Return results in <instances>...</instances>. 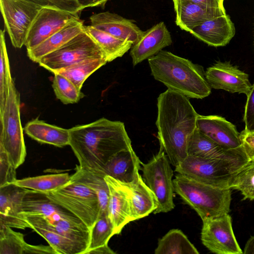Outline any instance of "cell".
Masks as SVG:
<instances>
[{
	"label": "cell",
	"instance_id": "1",
	"mask_svg": "<svg viewBox=\"0 0 254 254\" xmlns=\"http://www.w3.org/2000/svg\"><path fill=\"white\" fill-rule=\"evenodd\" d=\"M69 129V143L80 167L100 172L117 153L132 147L125 124L102 118Z\"/></svg>",
	"mask_w": 254,
	"mask_h": 254
},
{
	"label": "cell",
	"instance_id": "2",
	"mask_svg": "<svg viewBox=\"0 0 254 254\" xmlns=\"http://www.w3.org/2000/svg\"><path fill=\"white\" fill-rule=\"evenodd\" d=\"M156 125L160 148L175 167L188 155L189 140L199 115L188 97L169 89L157 98Z\"/></svg>",
	"mask_w": 254,
	"mask_h": 254
},
{
	"label": "cell",
	"instance_id": "3",
	"mask_svg": "<svg viewBox=\"0 0 254 254\" xmlns=\"http://www.w3.org/2000/svg\"><path fill=\"white\" fill-rule=\"evenodd\" d=\"M151 74L168 89L189 98L203 99L211 93L203 67L170 52L161 50L148 59Z\"/></svg>",
	"mask_w": 254,
	"mask_h": 254
},
{
	"label": "cell",
	"instance_id": "4",
	"mask_svg": "<svg viewBox=\"0 0 254 254\" xmlns=\"http://www.w3.org/2000/svg\"><path fill=\"white\" fill-rule=\"evenodd\" d=\"M21 214L28 215L87 247L90 230L69 211L51 200L45 193L27 189L21 202Z\"/></svg>",
	"mask_w": 254,
	"mask_h": 254
},
{
	"label": "cell",
	"instance_id": "5",
	"mask_svg": "<svg viewBox=\"0 0 254 254\" xmlns=\"http://www.w3.org/2000/svg\"><path fill=\"white\" fill-rule=\"evenodd\" d=\"M174 191L202 220L228 213L231 190L207 184L177 174L173 179Z\"/></svg>",
	"mask_w": 254,
	"mask_h": 254
},
{
	"label": "cell",
	"instance_id": "6",
	"mask_svg": "<svg viewBox=\"0 0 254 254\" xmlns=\"http://www.w3.org/2000/svg\"><path fill=\"white\" fill-rule=\"evenodd\" d=\"M45 193L51 200L79 218L90 230L101 214L96 193L73 174L65 185L56 190Z\"/></svg>",
	"mask_w": 254,
	"mask_h": 254
},
{
	"label": "cell",
	"instance_id": "7",
	"mask_svg": "<svg viewBox=\"0 0 254 254\" xmlns=\"http://www.w3.org/2000/svg\"><path fill=\"white\" fill-rule=\"evenodd\" d=\"M20 107V94L12 79L5 107L0 114V149L6 152L16 169L24 163L26 155Z\"/></svg>",
	"mask_w": 254,
	"mask_h": 254
},
{
	"label": "cell",
	"instance_id": "8",
	"mask_svg": "<svg viewBox=\"0 0 254 254\" xmlns=\"http://www.w3.org/2000/svg\"><path fill=\"white\" fill-rule=\"evenodd\" d=\"M249 162L208 159L189 155L175 167V171L178 174L207 184L229 188L233 176Z\"/></svg>",
	"mask_w": 254,
	"mask_h": 254
},
{
	"label": "cell",
	"instance_id": "9",
	"mask_svg": "<svg viewBox=\"0 0 254 254\" xmlns=\"http://www.w3.org/2000/svg\"><path fill=\"white\" fill-rule=\"evenodd\" d=\"M96 58L106 59L101 48L84 29L60 48L43 57L38 63L55 73L83 61Z\"/></svg>",
	"mask_w": 254,
	"mask_h": 254
},
{
	"label": "cell",
	"instance_id": "10",
	"mask_svg": "<svg viewBox=\"0 0 254 254\" xmlns=\"http://www.w3.org/2000/svg\"><path fill=\"white\" fill-rule=\"evenodd\" d=\"M142 179L155 196L157 207L154 213L169 212L175 207L173 171L164 151L158 152L147 163H142Z\"/></svg>",
	"mask_w": 254,
	"mask_h": 254
},
{
	"label": "cell",
	"instance_id": "11",
	"mask_svg": "<svg viewBox=\"0 0 254 254\" xmlns=\"http://www.w3.org/2000/svg\"><path fill=\"white\" fill-rule=\"evenodd\" d=\"M0 5L11 42L15 48H21L42 7L28 0H0Z\"/></svg>",
	"mask_w": 254,
	"mask_h": 254
},
{
	"label": "cell",
	"instance_id": "12",
	"mask_svg": "<svg viewBox=\"0 0 254 254\" xmlns=\"http://www.w3.org/2000/svg\"><path fill=\"white\" fill-rule=\"evenodd\" d=\"M201 240L212 253L242 254L243 252L234 235L232 219L228 213L202 220Z\"/></svg>",
	"mask_w": 254,
	"mask_h": 254
},
{
	"label": "cell",
	"instance_id": "13",
	"mask_svg": "<svg viewBox=\"0 0 254 254\" xmlns=\"http://www.w3.org/2000/svg\"><path fill=\"white\" fill-rule=\"evenodd\" d=\"M79 18L78 13L48 7H42L28 32L25 46L27 51L34 49L64 26L70 20Z\"/></svg>",
	"mask_w": 254,
	"mask_h": 254
},
{
	"label": "cell",
	"instance_id": "14",
	"mask_svg": "<svg viewBox=\"0 0 254 254\" xmlns=\"http://www.w3.org/2000/svg\"><path fill=\"white\" fill-rule=\"evenodd\" d=\"M205 76L211 88L232 93H243L247 96L252 86L249 75L228 62H216L207 68Z\"/></svg>",
	"mask_w": 254,
	"mask_h": 254
},
{
	"label": "cell",
	"instance_id": "15",
	"mask_svg": "<svg viewBox=\"0 0 254 254\" xmlns=\"http://www.w3.org/2000/svg\"><path fill=\"white\" fill-rule=\"evenodd\" d=\"M197 127L203 134L225 149L241 147L240 133L235 126L224 118L216 115H199Z\"/></svg>",
	"mask_w": 254,
	"mask_h": 254
},
{
	"label": "cell",
	"instance_id": "16",
	"mask_svg": "<svg viewBox=\"0 0 254 254\" xmlns=\"http://www.w3.org/2000/svg\"><path fill=\"white\" fill-rule=\"evenodd\" d=\"M172 42L170 32L164 22L154 25L144 31L140 38L132 45L130 55L133 66L156 55Z\"/></svg>",
	"mask_w": 254,
	"mask_h": 254
},
{
	"label": "cell",
	"instance_id": "17",
	"mask_svg": "<svg viewBox=\"0 0 254 254\" xmlns=\"http://www.w3.org/2000/svg\"><path fill=\"white\" fill-rule=\"evenodd\" d=\"M27 190L13 184L0 187V225L20 229L30 228L21 214V204Z\"/></svg>",
	"mask_w": 254,
	"mask_h": 254
},
{
	"label": "cell",
	"instance_id": "18",
	"mask_svg": "<svg viewBox=\"0 0 254 254\" xmlns=\"http://www.w3.org/2000/svg\"><path fill=\"white\" fill-rule=\"evenodd\" d=\"M104 178L109 190L107 215L114 234L118 235L131 221L129 197L121 182L108 175Z\"/></svg>",
	"mask_w": 254,
	"mask_h": 254
},
{
	"label": "cell",
	"instance_id": "19",
	"mask_svg": "<svg viewBox=\"0 0 254 254\" xmlns=\"http://www.w3.org/2000/svg\"><path fill=\"white\" fill-rule=\"evenodd\" d=\"M235 32L234 24L227 14L208 19L190 31L198 39L216 47L227 45Z\"/></svg>",
	"mask_w": 254,
	"mask_h": 254
},
{
	"label": "cell",
	"instance_id": "20",
	"mask_svg": "<svg viewBox=\"0 0 254 254\" xmlns=\"http://www.w3.org/2000/svg\"><path fill=\"white\" fill-rule=\"evenodd\" d=\"M90 25L117 38L134 44L143 33L132 20L109 11L94 14L90 17Z\"/></svg>",
	"mask_w": 254,
	"mask_h": 254
},
{
	"label": "cell",
	"instance_id": "21",
	"mask_svg": "<svg viewBox=\"0 0 254 254\" xmlns=\"http://www.w3.org/2000/svg\"><path fill=\"white\" fill-rule=\"evenodd\" d=\"M172 0L176 25L189 32L195 26L208 19L226 14L225 9L207 7L191 0Z\"/></svg>",
	"mask_w": 254,
	"mask_h": 254
},
{
	"label": "cell",
	"instance_id": "22",
	"mask_svg": "<svg viewBox=\"0 0 254 254\" xmlns=\"http://www.w3.org/2000/svg\"><path fill=\"white\" fill-rule=\"evenodd\" d=\"M188 155L208 159L249 161L242 147L227 149L203 134L197 128L188 144Z\"/></svg>",
	"mask_w": 254,
	"mask_h": 254
},
{
	"label": "cell",
	"instance_id": "23",
	"mask_svg": "<svg viewBox=\"0 0 254 254\" xmlns=\"http://www.w3.org/2000/svg\"><path fill=\"white\" fill-rule=\"evenodd\" d=\"M121 183L129 197L131 221L154 212L157 207L155 196L139 174L131 182Z\"/></svg>",
	"mask_w": 254,
	"mask_h": 254
},
{
	"label": "cell",
	"instance_id": "24",
	"mask_svg": "<svg viewBox=\"0 0 254 254\" xmlns=\"http://www.w3.org/2000/svg\"><path fill=\"white\" fill-rule=\"evenodd\" d=\"M141 162L132 148L122 150L115 155L99 172L123 183L132 182L139 174Z\"/></svg>",
	"mask_w": 254,
	"mask_h": 254
},
{
	"label": "cell",
	"instance_id": "25",
	"mask_svg": "<svg viewBox=\"0 0 254 254\" xmlns=\"http://www.w3.org/2000/svg\"><path fill=\"white\" fill-rule=\"evenodd\" d=\"M84 29L79 18L70 20L64 26L33 49L27 50V56L32 61L38 63L45 55L57 50Z\"/></svg>",
	"mask_w": 254,
	"mask_h": 254
},
{
	"label": "cell",
	"instance_id": "26",
	"mask_svg": "<svg viewBox=\"0 0 254 254\" xmlns=\"http://www.w3.org/2000/svg\"><path fill=\"white\" fill-rule=\"evenodd\" d=\"M0 254H57L50 245H32L23 235L12 228L0 225Z\"/></svg>",
	"mask_w": 254,
	"mask_h": 254
},
{
	"label": "cell",
	"instance_id": "27",
	"mask_svg": "<svg viewBox=\"0 0 254 254\" xmlns=\"http://www.w3.org/2000/svg\"><path fill=\"white\" fill-rule=\"evenodd\" d=\"M30 228L44 238L57 254H86L87 247L52 230L28 216H23Z\"/></svg>",
	"mask_w": 254,
	"mask_h": 254
},
{
	"label": "cell",
	"instance_id": "28",
	"mask_svg": "<svg viewBox=\"0 0 254 254\" xmlns=\"http://www.w3.org/2000/svg\"><path fill=\"white\" fill-rule=\"evenodd\" d=\"M24 130L37 141L63 147L69 143V129L48 124L38 119L26 124Z\"/></svg>",
	"mask_w": 254,
	"mask_h": 254
},
{
	"label": "cell",
	"instance_id": "29",
	"mask_svg": "<svg viewBox=\"0 0 254 254\" xmlns=\"http://www.w3.org/2000/svg\"><path fill=\"white\" fill-rule=\"evenodd\" d=\"M84 30L101 48L108 62L122 57L133 45L130 41L117 38L91 25L84 26Z\"/></svg>",
	"mask_w": 254,
	"mask_h": 254
},
{
	"label": "cell",
	"instance_id": "30",
	"mask_svg": "<svg viewBox=\"0 0 254 254\" xmlns=\"http://www.w3.org/2000/svg\"><path fill=\"white\" fill-rule=\"evenodd\" d=\"M155 254H198L199 253L181 230L173 229L159 239Z\"/></svg>",
	"mask_w": 254,
	"mask_h": 254
},
{
	"label": "cell",
	"instance_id": "31",
	"mask_svg": "<svg viewBox=\"0 0 254 254\" xmlns=\"http://www.w3.org/2000/svg\"><path fill=\"white\" fill-rule=\"evenodd\" d=\"M73 175L81 183L97 195L101 208V214H107L109 190L104 176L98 171L76 165Z\"/></svg>",
	"mask_w": 254,
	"mask_h": 254
},
{
	"label": "cell",
	"instance_id": "32",
	"mask_svg": "<svg viewBox=\"0 0 254 254\" xmlns=\"http://www.w3.org/2000/svg\"><path fill=\"white\" fill-rule=\"evenodd\" d=\"M67 173L44 175L16 180L13 184L25 189L48 193L60 189L70 179Z\"/></svg>",
	"mask_w": 254,
	"mask_h": 254
},
{
	"label": "cell",
	"instance_id": "33",
	"mask_svg": "<svg viewBox=\"0 0 254 254\" xmlns=\"http://www.w3.org/2000/svg\"><path fill=\"white\" fill-rule=\"evenodd\" d=\"M107 62L105 59L86 60L58 72L65 76L81 90L86 79Z\"/></svg>",
	"mask_w": 254,
	"mask_h": 254
},
{
	"label": "cell",
	"instance_id": "34",
	"mask_svg": "<svg viewBox=\"0 0 254 254\" xmlns=\"http://www.w3.org/2000/svg\"><path fill=\"white\" fill-rule=\"evenodd\" d=\"M4 34L5 30H1L0 33V114L2 113L5 107L9 87L13 79L11 76Z\"/></svg>",
	"mask_w": 254,
	"mask_h": 254
},
{
	"label": "cell",
	"instance_id": "35",
	"mask_svg": "<svg viewBox=\"0 0 254 254\" xmlns=\"http://www.w3.org/2000/svg\"><path fill=\"white\" fill-rule=\"evenodd\" d=\"M229 188L240 191L245 199L254 200V161L248 162L233 176Z\"/></svg>",
	"mask_w": 254,
	"mask_h": 254
},
{
	"label": "cell",
	"instance_id": "36",
	"mask_svg": "<svg viewBox=\"0 0 254 254\" xmlns=\"http://www.w3.org/2000/svg\"><path fill=\"white\" fill-rule=\"evenodd\" d=\"M52 87L57 98L64 104L77 103L84 96L81 90L59 72L54 73Z\"/></svg>",
	"mask_w": 254,
	"mask_h": 254
},
{
	"label": "cell",
	"instance_id": "37",
	"mask_svg": "<svg viewBox=\"0 0 254 254\" xmlns=\"http://www.w3.org/2000/svg\"><path fill=\"white\" fill-rule=\"evenodd\" d=\"M113 235L114 228L107 214L101 215L90 230V241L86 254L93 250L108 246L109 241Z\"/></svg>",
	"mask_w": 254,
	"mask_h": 254
},
{
	"label": "cell",
	"instance_id": "38",
	"mask_svg": "<svg viewBox=\"0 0 254 254\" xmlns=\"http://www.w3.org/2000/svg\"><path fill=\"white\" fill-rule=\"evenodd\" d=\"M16 169L6 152L0 149V187L13 184L17 180Z\"/></svg>",
	"mask_w": 254,
	"mask_h": 254
},
{
	"label": "cell",
	"instance_id": "39",
	"mask_svg": "<svg viewBox=\"0 0 254 254\" xmlns=\"http://www.w3.org/2000/svg\"><path fill=\"white\" fill-rule=\"evenodd\" d=\"M42 7H48L69 12L78 13L81 8L77 0H28Z\"/></svg>",
	"mask_w": 254,
	"mask_h": 254
},
{
	"label": "cell",
	"instance_id": "40",
	"mask_svg": "<svg viewBox=\"0 0 254 254\" xmlns=\"http://www.w3.org/2000/svg\"><path fill=\"white\" fill-rule=\"evenodd\" d=\"M244 121L245 124V130L247 131H254V83L247 96Z\"/></svg>",
	"mask_w": 254,
	"mask_h": 254
},
{
	"label": "cell",
	"instance_id": "41",
	"mask_svg": "<svg viewBox=\"0 0 254 254\" xmlns=\"http://www.w3.org/2000/svg\"><path fill=\"white\" fill-rule=\"evenodd\" d=\"M241 147L249 161H254V131L245 129L240 133Z\"/></svg>",
	"mask_w": 254,
	"mask_h": 254
},
{
	"label": "cell",
	"instance_id": "42",
	"mask_svg": "<svg viewBox=\"0 0 254 254\" xmlns=\"http://www.w3.org/2000/svg\"><path fill=\"white\" fill-rule=\"evenodd\" d=\"M109 0H77L81 10L85 8L103 6Z\"/></svg>",
	"mask_w": 254,
	"mask_h": 254
},
{
	"label": "cell",
	"instance_id": "43",
	"mask_svg": "<svg viewBox=\"0 0 254 254\" xmlns=\"http://www.w3.org/2000/svg\"><path fill=\"white\" fill-rule=\"evenodd\" d=\"M201 5L207 7L225 9L224 0H191Z\"/></svg>",
	"mask_w": 254,
	"mask_h": 254
},
{
	"label": "cell",
	"instance_id": "44",
	"mask_svg": "<svg viewBox=\"0 0 254 254\" xmlns=\"http://www.w3.org/2000/svg\"><path fill=\"white\" fill-rule=\"evenodd\" d=\"M116 254L113 251L109 246L101 247L93 250L90 252L88 254Z\"/></svg>",
	"mask_w": 254,
	"mask_h": 254
},
{
	"label": "cell",
	"instance_id": "45",
	"mask_svg": "<svg viewBox=\"0 0 254 254\" xmlns=\"http://www.w3.org/2000/svg\"><path fill=\"white\" fill-rule=\"evenodd\" d=\"M243 254H254V236L251 237L247 241L244 248Z\"/></svg>",
	"mask_w": 254,
	"mask_h": 254
}]
</instances>
